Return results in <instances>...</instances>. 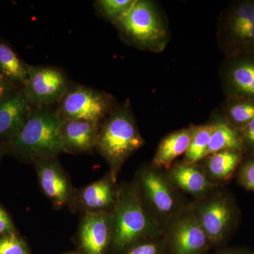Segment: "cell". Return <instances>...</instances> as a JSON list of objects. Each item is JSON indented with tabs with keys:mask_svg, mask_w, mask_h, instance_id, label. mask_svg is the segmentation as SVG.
Listing matches in <instances>:
<instances>
[{
	"mask_svg": "<svg viewBox=\"0 0 254 254\" xmlns=\"http://www.w3.org/2000/svg\"><path fill=\"white\" fill-rule=\"evenodd\" d=\"M214 128L215 124L212 120L204 125L194 126L190 146L182 160L184 162L190 164L198 163L205 158Z\"/></svg>",
	"mask_w": 254,
	"mask_h": 254,
	"instance_id": "obj_23",
	"label": "cell"
},
{
	"mask_svg": "<svg viewBox=\"0 0 254 254\" xmlns=\"http://www.w3.org/2000/svg\"><path fill=\"white\" fill-rule=\"evenodd\" d=\"M21 88L22 86L10 81L0 73V103L8 99Z\"/></svg>",
	"mask_w": 254,
	"mask_h": 254,
	"instance_id": "obj_28",
	"label": "cell"
},
{
	"mask_svg": "<svg viewBox=\"0 0 254 254\" xmlns=\"http://www.w3.org/2000/svg\"><path fill=\"white\" fill-rule=\"evenodd\" d=\"M238 181L246 190L254 192V159H249L238 168Z\"/></svg>",
	"mask_w": 254,
	"mask_h": 254,
	"instance_id": "obj_27",
	"label": "cell"
},
{
	"mask_svg": "<svg viewBox=\"0 0 254 254\" xmlns=\"http://www.w3.org/2000/svg\"><path fill=\"white\" fill-rule=\"evenodd\" d=\"M133 2L134 0H98L95 1V6L102 17L113 24Z\"/></svg>",
	"mask_w": 254,
	"mask_h": 254,
	"instance_id": "obj_24",
	"label": "cell"
},
{
	"mask_svg": "<svg viewBox=\"0 0 254 254\" xmlns=\"http://www.w3.org/2000/svg\"><path fill=\"white\" fill-rule=\"evenodd\" d=\"M33 108L23 88L0 103V142L2 144L19 133Z\"/></svg>",
	"mask_w": 254,
	"mask_h": 254,
	"instance_id": "obj_14",
	"label": "cell"
},
{
	"mask_svg": "<svg viewBox=\"0 0 254 254\" xmlns=\"http://www.w3.org/2000/svg\"><path fill=\"white\" fill-rule=\"evenodd\" d=\"M70 85L60 68L29 65L28 78L23 88L33 106L46 107L57 104Z\"/></svg>",
	"mask_w": 254,
	"mask_h": 254,
	"instance_id": "obj_10",
	"label": "cell"
},
{
	"mask_svg": "<svg viewBox=\"0 0 254 254\" xmlns=\"http://www.w3.org/2000/svg\"><path fill=\"white\" fill-rule=\"evenodd\" d=\"M217 36L226 58L254 54V0L227 5L220 15Z\"/></svg>",
	"mask_w": 254,
	"mask_h": 254,
	"instance_id": "obj_6",
	"label": "cell"
},
{
	"mask_svg": "<svg viewBox=\"0 0 254 254\" xmlns=\"http://www.w3.org/2000/svg\"><path fill=\"white\" fill-rule=\"evenodd\" d=\"M220 76L226 98L254 100V54L226 58Z\"/></svg>",
	"mask_w": 254,
	"mask_h": 254,
	"instance_id": "obj_11",
	"label": "cell"
},
{
	"mask_svg": "<svg viewBox=\"0 0 254 254\" xmlns=\"http://www.w3.org/2000/svg\"><path fill=\"white\" fill-rule=\"evenodd\" d=\"M0 254H28V252L22 241L9 234L0 238Z\"/></svg>",
	"mask_w": 254,
	"mask_h": 254,
	"instance_id": "obj_26",
	"label": "cell"
},
{
	"mask_svg": "<svg viewBox=\"0 0 254 254\" xmlns=\"http://www.w3.org/2000/svg\"><path fill=\"white\" fill-rule=\"evenodd\" d=\"M113 211L88 212L82 221L80 239L87 254H104L111 242Z\"/></svg>",
	"mask_w": 254,
	"mask_h": 254,
	"instance_id": "obj_13",
	"label": "cell"
},
{
	"mask_svg": "<svg viewBox=\"0 0 254 254\" xmlns=\"http://www.w3.org/2000/svg\"><path fill=\"white\" fill-rule=\"evenodd\" d=\"M143 144L129 100H127L116 105L100 125L95 147L109 165L110 175L116 182L123 164Z\"/></svg>",
	"mask_w": 254,
	"mask_h": 254,
	"instance_id": "obj_3",
	"label": "cell"
},
{
	"mask_svg": "<svg viewBox=\"0 0 254 254\" xmlns=\"http://www.w3.org/2000/svg\"><path fill=\"white\" fill-rule=\"evenodd\" d=\"M75 254V253H70V254Z\"/></svg>",
	"mask_w": 254,
	"mask_h": 254,
	"instance_id": "obj_32",
	"label": "cell"
},
{
	"mask_svg": "<svg viewBox=\"0 0 254 254\" xmlns=\"http://www.w3.org/2000/svg\"><path fill=\"white\" fill-rule=\"evenodd\" d=\"M194 126L190 125L164 137L159 143L151 163L165 171L171 168L176 159L185 155L188 150Z\"/></svg>",
	"mask_w": 254,
	"mask_h": 254,
	"instance_id": "obj_17",
	"label": "cell"
},
{
	"mask_svg": "<svg viewBox=\"0 0 254 254\" xmlns=\"http://www.w3.org/2000/svg\"><path fill=\"white\" fill-rule=\"evenodd\" d=\"M212 120L215 128L210 136L205 157L223 150H237L245 153L240 130L227 123L221 113H215Z\"/></svg>",
	"mask_w": 254,
	"mask_h": 254,
	"instance_id": "obj_20",
	"label": "cell"
},
{
	"mask_svg": "<svg viewBox=\"0 0 254 254\" xmlns=\"http://www.w3.org/2000/svg\"><path fill=\"white\" fill-rule=\"evenodd\" d=\"M113 95L81 85H70L56 110L63 120H85L101 123L115 109Z\"/></svg>",
	"mask_w": 254,
	"mask_h": 254,
	"instance_id": "obj_8",
	"label": "cell"
},
{
	"mask_svg": "<svg viewBox=\"0 0 254 254\" xmlns=\"http://www.w3.org/2000/svg\"><path fill=\"white\" fill-rule=\"evenodd\" d=\"M113 25L123 41L136 49L161 53L170 42L168 18L155 1L134 0Z\"/></svg>",
	"mask_w": 254,
	"mask_h": 254,
	"instance_id": "obj_2",
	"label": "cell"
},
{
	"mask_svg": "<svg viewBox=\"0 0 254 254\" xmlns=\"http://www.w3.org/2000/svg\"><path fill=\"white\" fill-rule=\"evenodd\" d=\"M0 234H14V227L6 212L0 206Z\"/></svg>",
	"mask_w": 254,
	"mask_h": 254,
	"instance_id": "obj_30",
	"label": "cell"
},
{
	"mask_svg": "<svg viewBox=\"0 0 254 254\" xmlns=\"http://www.w3.org/2000/svg\"><path fill=\"white\" fill-rule=\"evenodd\" d=\"M63 120L56 108L34 107L19 133L6 145L15 154L36 161L66 153L62 136Z\"/></svg>",
	"mask_w": 254,
	"mask_h": 254,
	"instance_id": "obj_4",
	"label": "cell"
},
{
	"mask_svg": "<svg viewBox=\"0 0 254 254\" xmlns=\"http://www.w3.org/2000/svg\"><path fill=\"white\" fill-rule=\"evenodd\" d=\"M198 223L211 246L222 244L230 236L237 220V208L232 196L220 187L192 202Z\"/></svg>",
	"mask_w": 254,
	"mask_h": 254,
	"instance_id": "obj_7",
	"label": "cell"
},
{
	"mask_svg": "<svg viewBox=\"0 0 254 254\" xmlns=\"http://www.w3.org/2000/svg\"><path fill=\"white\" fill-rule=\"evenodd\" d=\"M221 115L227 123L241 130L254 118V100L226 98Z\"/></svg>",
	"mask_w": 254,
	"mask_h": 254,
	"instance_id": "obj_22",
	"label": "cell"
},
{
	"mask_svg": "<svg viewBox=\"0 0 254 254\" xmlns=\"http://www.w3.org/2000/svg\"><path fill=\"white\" fill-rule=\"evenodd\" d=\"M165 173L177 190L190 195L194 200L203 198L218 187L210 182L200 163L175 162Z\"/></svg>",
	"mask_w": 254,
	"mask_h": 254,
	"instance_id": "obj_12",
	"label": "cell"
},
{
	"mask_svg": "<svg viewBox=\"0 0 254 254\" xmlns=\"http://www.w3.org/2000/svg\"><path fill=\"white\" fill-rule=\"evenodd\" d=\"M215 254H251L250 252L244 249L230 248L220 251Z\"/></svg>",
	"mask_w": 254,
	"mask_h": 254,
	"instance_id": "obj_31",
	"label": "cell"
},
{
	"mask_svg": "<svg viewBox=\"0 0 254 254\" xmlns=\"http://www.w3.org/2000/svg\"><path fill=\"white\" fill-rule=\"evenodd\" d=\"M126 254H167L163 236L156 237L132 246Z\"/></svg>",
	"mask_w": 254,
	"mask_h": 254,
	"instance_id": "obj_25",
	"label": "cell"
},
{
	"mask_svg": "<svg viewBox=\"0 0 254 254\" xmlns=\"http://www.w3.org/2000/svg\"><path fill=\"white\" fill-rule=\"evenodd\" d=\"M241 136L245 148V153L254 155V118L240 130Z\"/></svg>",
	"mask_w": 254,
	"mask_h": 254,
	"instance_id": "obj_29",
	"label": "cell"
},
{
	"mask_svg": "<svg viewBox=\"0 0 254 254\" xmlns=\"http://www.w3.org/2000/svg\"><path fill=\"white\" fill-rule=\"evenodd\" d=\"M35 162L40 185L46 196L58 207L67 203L71 197V188L56 157Z\"/></svg>",
	"mask_w": 254,
	"mask_h": 254,
	"instance_id": "obj_15",
	"label": "cell"
},
{
	"mask_svg": "<svg viewBox=\"0 0 254 254\" xmlns=\"http://www.w3.org/2000/svg\"><path fill=\"white\" fill-rule=\"evenodd\" d=\"M136 183L145 208L163 227L191 203L172 185L165 170L152 163L140 168Z\"/></svg>",
	"mask_w": 254,
	"mask_h": 254,
	"instance_id": "obj_5",
	"label": "cell"
},
{
	"mask_svg": "<svg viewBox=\"0 0 254 254\" xmlns=\"http://www.w3.org/2000/svg\"><path fill=\"white\" fill-rule=\"evenodd\" d=\"M163 227L148 213L136 182L120 187L113 210L111 242L118 249L163 236Z\"/></svg>",
	"mask_w": 254,
	"mask_h": 254,
	"instance_id": "obj_1",
	"label": "cell"
},
{
	"mask_svg": "<svg viewBox=\"0 0 254 254\" xmlns=\"http://www.w3.org/2000/svg\"><path fill=\"white\" fill-rule=\"evenodd\" d=\"M110 174L88 185L82 190L80 199L90 212L113 211L118 199L119 188Z\"/></svg>",
	"mask_w": 254,
	"mask_h": 254,
	"instance_id": "obj_19",
	"label": "cell"
},
{
	"mask_svg": "<svg viewBox=\"0 0 254 254\" xmlns=\"http://www.w3.org/2000/svg\"><path fill=\"white\" fill-rule=\"evenodd\" d=\"M167 254H205L210 241L195 218L191 203L163 227Z\"/></svg>",
	"mask_w": 254,
	"mask_h": 254,
	"instance_id": "obj_9",
	"label": "cell"
},
{
	"mask_svg": "<svg viewBox=\"0 0 254 254\" xmlns=\"http://www.w3.org/2000/svg\"><path fill=\"white\" fill-rule=\"evenodd\" d=\"M243 155L237 150H223L208 155L199 163L210 182L220 187L231 180L242 164Z\"/></svg>",
	"mask_w": 254,
	"mask_h": 254,
	"instance_id": "obj_18",
	"label": "cell"
},
{
	"mask_svg": "<svg viewBox=\"0 0 254 254\" xmlns=\"http://www.w3.org/2000/svg\"><path fill=\"white\" fill-rule=\"evenodd\" d=\"M100 125L85 120H63L62 136L66 153H86L93 150Z\"/></svg>",
	"mask_w": 254,
	"mask_h": 254,
	"instance_id": "obj_16",
	"label": "cell"
},
{
	"mask_svg": "<svg viewBox=\"0 0 254 254\" xmlns=\"http://www.w3.org/2000/svg\"><path fill=\"white\" fill-rule=\"evenodd\" d=\"M27 64L4 41L0 39V73L10 81L23 86L28 76Z\"/></svg>",
	"mask_w": 254,
	"mask_h": 254,
	"instance_id": "obj_21",
	"label": "cell"
}]
</instances>
